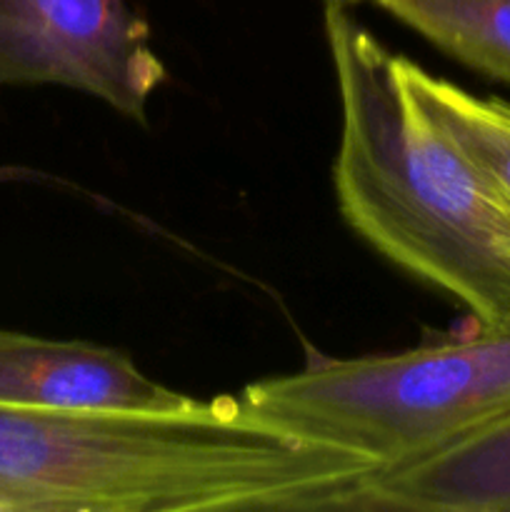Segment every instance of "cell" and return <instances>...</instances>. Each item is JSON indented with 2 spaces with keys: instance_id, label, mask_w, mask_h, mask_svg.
Returning <instances> with one entry per match:
<instances>
[{
  "instance_id": "cell-1",
  "label": "cell",
  "mask_w": 510,
  "mask_h": 512,
  "mask_svg": "<svg viewBox=\"0 0 510 512\" xmlns=\"http://www.w3.org/2000/svg\"><path fill=\"white\" fill-rule=\"evenodd\" d=\"M370 473L275 433L235 395L168 410L0 405V512L353 510Z\"/></svg>"
},
{
  "instance_id": "cell-2",
  "label": "cell",
  "mask_w": 510,
  "mask_h": 512,
  "mask_svg": "<svg viewBox=\"0 0 510 512\" xmlns=\"http://www.w3.org/2000/svg\"><path fill=\"white\" fill-rule=\"evenodd\" d=\"M340 100L333 183L343 218L385 260L510 325V203L425 113L385 48L350 8L325 5Z\"/></svg>"
},
{
  "instance_id": "cell-3",
  "label": "cell",
  "mask_w": 510,
  "mask_h": 512,
  "mask_svg": "<svg viewBox=\"0 0 510 512\" xmlns=\"http://www.w3.org/2000/svg\"><path fill=\"white\" fill-rule=\"evenodd\" d=\"M235 398L275 433L385 473L510 413V325L475 323L470 333L388 355H318Z\"/></svg>"
},
{
  "instance_id": "cell-4",
  "label": "cell",
  "mask_w": 510,
  "mask_h": 512,
  "mask_svg": "<svg viewBox=\"0 0 510 512\" xmlns=\"http://www.w3.org/2000/svg\"><path fill=\"white\" fill-rule=\"evenodd\" d=\"M165 78L128 0H0V88L63 85L145 123Z\"/></svg>"
},
{
  "instance_id": "cell-5",
  "label": "cell",
  "mask_w": 510,
  "mask_h": 512,
  "mask_svg": "<svg viewBox=\"0 0 510 512\" xmlns=\"http://www.w3.org/2000/svg\"><path fill=\"white\" fill-rule=\"evenodd\" d=\"M193 400L148 378L123 350L0 328V405L168 410Z\"/></svg>"
},
{
  "instance_id": "cell-6",
  "label": "cell",
  "mask_w": 510,
  "mask_h": 512,
  "mask_svg": "<svg viewBox=\"0 0 510 512\" xmlns=\"http://www.w3.org/2000/svg\"><path fill=\"white\" fill-rule=\"evenodd\" d=\"M353 510L510 512V413L418 463L365 475Z\"/></svg>"
},
{
  "instance_id": "cell-7",
  "label": "cell",
  "mask_w": 510,
  "mask_h": 512,
  "mask_svg": "<svg viewBox=\"0 0 510 512\" xmlns=\"http://www.w3.org/2000/svg\"><path fill=\"white\" fill-rule=\"evenodd\" d=\"M400 75L425 113L510 203V103L478 98L400 55Z\"/></svg>"
},
{
  "instance_id": "cell-8",
  "label": "cell",
  "mask_w": 510,
  "mask_h": 512,
  "mask_svg": "<svg viewBox=\"0 0 510 512\" xmlns=\"http://www.w3.org/2000/svg\"><path fill=\"white\" fill-rule=\"evenodd\" d=\"M468 68L510 85V0H373Z\"/></svg>"
},
{
  "instance_id": "cell-9",
  "label": "cell",
  "mask_w": 510,
  "mask_h": 512,
  "mask_svg": "<svg viewBox=\"0 0 510 512\" xmlns=\"http://www.w3.org/2000/svg\"><path fill=\"white\" fill-rule=\"evenodd\" d=\"M358 3H365V0H325V5H338V8H353Z\"/></svg>"
},
{
  "instance_id": "cell-10",
  "label": "cell",
  "mask_w": 510,
  "mask_h": 512,
  "mask_svg": "<svg viewBox=\"0 0 510 512\" xmlns=\"http://www.w3.org/2000/svg\"><path fill=\"white\" fill-rule=\"evenodd\" d=\"M20 170H10V168H0V180H10V178H15V175H18Z\"/></svg>"
}]
</instances>
